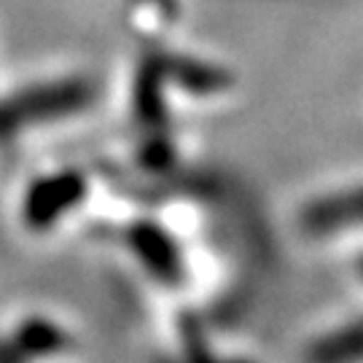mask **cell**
<instances>
[{"instance_id":"cell-1","label":"cell","mask_w":363,"mask_h":363,"mask_svg":"<svg viewBox=\"0 0 363 363\" xmlns=\"http://www.w3.org/2000/svg\"><path fill=\"white\" fill-rule=\"evenodd\" d=\"M86 78H43L0 91V151L27 143V138L84 113L94 100Z\"/></svg>"},{"instance_id":"cell-2","label":"cell","mask_w":363,"mask_h":363,"mask_svg":"<svg viewBox=\"0 0 363 363\" xmlns=\"http://www.w3.org/2000/svg\"><path fill=\"white\" fill-rule=\"evenodd\" d=\"M91 202V181L76 167L49 169L25 181L16 196V223L33 237L65 229Z\"/></svg>"},{"instance_id":"cell-3","label":"cell","mask_w":363,"mask_h":363,"mask_svg":"<svg viewBox=\"0 0 363 363\" xmlns=\"http://www.w3.org/2000/svg\"><path fill=\"white\" fill-rule=\"evenodd\" d=\"M76 352V334L43 312L19 315L0 328V363H62Z\"/></svg>"},{"instance_id":"cell-4","label":"cell","mask_w":363,"mask_h":363,"mask_svg":"<svg viewBox=\"0 0 363 363\" xmlns=\"http://www.w3.org/2000/svg\"><path fill=\"white\" fill-rule=\"evenodd\" d=\"M363 361V323L347 325L331 339H320L307 363H358Z\"/></svg>"},{"instance_id":"cell-5","label":"cell","mask_w":363,"mask_h":363,"mask_svg":"<svg viewBox=\"0 0 363 363\" xmlns=\"http://www.w3.org/2000/svg\"><path fill=\"white\" fill-rule=\"evenodd\" d=\"M342 202L347 205V199H345V196H342ZM358 208H363V199L358 202ZM352 210H355V208H352ZM345 213H350V210L342 208V205H334V208H331V218H339V216H345ZM331 218H328V210H325V213H320V216L315 218V223H320V226H323L325 220H331Z\"/></svg>"}]
</instances>
